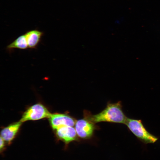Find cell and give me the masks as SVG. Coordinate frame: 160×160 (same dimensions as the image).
I'll list each match as a JSON object with an SVG mask.
<instances>
[{"mask_svg": "<svg viewBox=\"0 0 160 160\" xmlns=\"http://www.w3.org/2000/svg\"><path fill=\"white\" fill-rule=\"evenodd\" d=\"M127 118L122 110L120 101L109 103L104 110L97 114L85 113V118L94 124L104 121L124 124Z\"/></svg>", "mask_w": 160, "mask_h": 160, "instance_id": "1", "label": "cell"}, {"mask_svg": "<svg viewBox=\"0 0 160 160\" xmlns=\"http://www.w3.org/2000/svg\"><path fill=\"white\" fill-rule=\"evenodd\" d=\"M124 124L138 139L145 144L154 143L158 139L148 132L140 120L127 118Z\"/></svg>", "mask_w": 160, "mask_h": 160, "instance_id": "2", "label": "cell"}, {"mask_svg": "<svg viewBox=\"0 0 160 160\" xmlns=\"http://www.w3.org/2000/svg\"><path fill=\"white\" fill-rule=\"evenodd\" d=\"M51 115V113L44 105L37 103L31 106L24 112L20 121L23 122L44 118H49Z\"/></svg>", "mask_w": 160, "mask_h": 160, "instance_id": "3", "label": "cell"}, {"mask_svg": "<svg viewBox=\"0 0 160 160\" xmlns=\"http://www.w3.org/2000/svg\"><path fill=\"white\" fill-rule=\"evenodd\" d=\"M94 124L86 118L76 121L75 125L77 136L84 139L90 138L95 129Z\"/></svg>", "mask_w": 160, "mask_h": 160, "instance_id": "4", "label": "cell"}, {"mask_svg": "<svg viewBox=\"0 0 160 160\" xmlns=\"http://www.w3.org/2000/svg\"><path fill=\"white\" fill-rule=\"evenodd\" d=\"M49 119L52 128L55 130L62 126L73 127L76 121L74 119L68 114L59 113L51 114Z\"/></svg>", "mask_w": 160, "mask_h": 160, "instance_id": "5", "label": "cell"}, {"mask_svg": "<svg viewBox=\"0 0 160 160\" xmlns=\"http://www.w3.org/2000/svg\"><path fill=\"white\" fill-rule=\"evenodd\" d=\"M57 138L63 141L65 144L77 140V134L75 129L73 127L64 126L60 127L55 130Z\"/></svg>", "mask_w": 160, "mask_h": 160, "instance_id": "6", "label": "cell"}, {"mask_svg": "<svg viewBox=\"0 0 160 160\" xmlns=\"http://www.w3.org/2000/svg\"><path fill=\"white\" fill-rule=\"evenodd\" d=\"M20 121L11 124L3 129L1 132V137L8 144L13 140L22 124Z\"/></svg>", "mask_w": 160, "mask_h": 160, "instance_id": "7", "label": "cell"}, {"mask_svg": "<svg viewBox=\"0 0 160 160\" xmlns=\"http://www.w3.org/2000/svg\"><path fill=\"white\" fill-rule=\"evenodd\" d=\"M42 32L35 30L29 31L25 34L28 48H35L40 42Z\"/></svg>", "mask_w": 160, "mask_h": 160, "instance_id": "8", "label": "cell"}, {"mask_svg": "<svg viewBox=\"0 0 160 160\" xmlns=\"http://www.w3.org/2000/svg\"><path fill=\"white\" fill-rule=\"evenodd\" d=\"M28 48L25 34L20 36L13 42L7 46V48L9 49H25Z\"/></svg>", "mask_w": 160, "mask_h": 160, "instance_id": "9", "label": "cell"}, {"mask_svg": "<svg viewBox=\"0 0 160 160\" xmlns=\"http://www.w3.org/2000/svg\"><path fill=\"white\" fill-rule=\"evenodd\" d=\"M5 141L1 137H0V150L1 153L3 152L5 148Z\"/></svg>", "mask_w": 160, "mask_h": 160, "instance_id": "10", "label": "cell"}]
</instances>
